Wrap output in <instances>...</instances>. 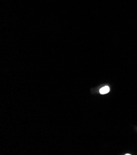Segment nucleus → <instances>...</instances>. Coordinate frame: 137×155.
Returning a JSON list of instances; mask_svg holds the SVG:
<instances>
[{
	"mask_svg": "<svg viewBox=\"0 0 137 155\" xmlns=\"http://www.w3.org/2000/svg\"><path fill=\"white\" fill-rule=\"evenodd\" d=\"M109 92H110V88L108 86H104V87H102L101 88H100V93L102 95L107 94Z\"/></svg>",
	"mask_w": 137,
	"mask_h": 155,
	"instance_id": "obj_1",
	"label": "nucleus"
}]
</instances>
